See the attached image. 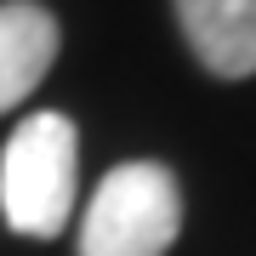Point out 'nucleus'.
Instances as JSON below:
<instances>
[{
	"mask_svg": "<svg viewBox=\"0 0 256 256\" xmlns=\"http://www.w3.org/2000/svg\"><path fill=\"white\" fill-rule=\"evenodd\" d=\"M182 228V188L154 160L114 165L80 216V256H165Z\"/></svg>",
	"mask_w": 256,
	"mask_h": 256,
	"instance_id": "2",
	"label": "nucleus"
},
{
	"mask_svg": "<svg viewBox=\"0 0 256 256\" xmlns=\"http://www.w3.org/2000/svg\"><path fill=\"white\" fill-rule=\"evenodd\" d=\"M80 194V137L63 114H28L0 154V216L23 239H57Z\"/></svg>",
	"mask_w": 256,
	"mask_h": 256,
	"instance_id": "1",
	"label": "nucleus"
},
{
	"mask_svg": "<svg viewBox=\"0 0 256 256\" xmlns=\"http://www.w3.org/2000/svg\"><path fill=\"white\" fill-rule=\"evenodd\" d=\"M194 57L222 74L245 80L256 74V0H171Z\"/></svg>",
	"mask_w": 256,
	"mask_h": 256,
	"instance_id": "3",
	"label": "nucleus"
},
{
	"mask_svg": "<svg viewBox=\"0 0 256 256\" xmlns=\"http://www.w3.org/2000/svg\"><path fill=\"white\" fill-rule=\"evenodd\" d=\"M57 63V18L34 0H0V114L18 108Z\"/></svg>",
	"mask_w": 256,
	"mask_h": 256,
	"instance_id": "4",
	"label": "nucleus"
}]
</instances>
